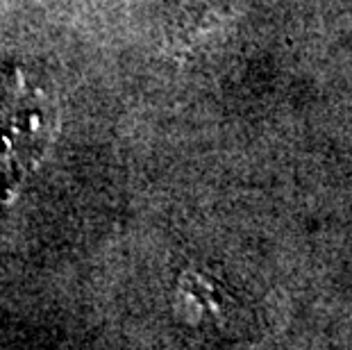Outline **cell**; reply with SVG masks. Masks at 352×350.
<instances>
[{
    "label": "cell",
    "mask_w": 352,
    "mask_h": 350,
    "mask_svg": "<svg viewBox=\"0 0 352 350\" xmlns=\"http://www.w3.org/2000/svg\"><path fill=\"white\" fill-rule=\"evenodd\" d=\"M59 132V105L21 66L0 73V203H12Z\"/></svg>",
    "instance_id": "6da1fadb"
}]
</instances>
